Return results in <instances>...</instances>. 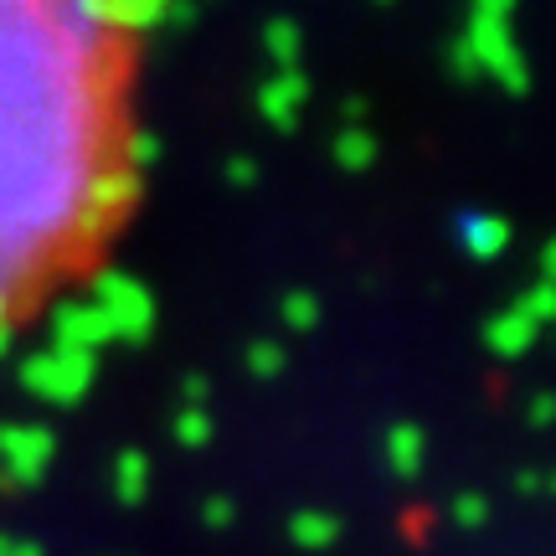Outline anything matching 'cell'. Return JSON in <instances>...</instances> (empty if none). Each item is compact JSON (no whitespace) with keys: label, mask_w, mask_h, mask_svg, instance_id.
Instances as JSON below:
<instances>
[{"label":"cell","mask_w":556,"mask_h":556,"mask_svg":"<svg viewBox=\"0 0 556 556\" xmlns=\"http://www.w3.org/2000/svg\"><path fill=\"white\" fill-rule=\"evenodd\" d=\"M139 0H0V351L109 274L150 191Z\"/></svg>","instance_id":"cell-1"},{"label":"cell","mask_w":556,"mask_h":556,"mask_svg":"<svg viewBox=\"0 0 556 556\" xmlns=\"http://www.w3.org/2000/svg\"><path fill=\"white\" fill-rule=\"evenodd\" d=\"M336 536H340L336 516H299L294 520V541L304 546V552H325Z\"/></svg>","instance_id":"cell-2"},{"label":"cell","mask_w":556,"mask_h":556,"mask_svg":"<svg viewBox=\"0 0 556 556\" xmlns=\"http://www.w3.org/2000/svg\"><path fill=\"white\" fill-rule=\"evenodd\" d=\"M119 495H124V500H139V495H144V464H139V458H124V469H119Z\"/></svg>","instance_id":"cell-3"},{"label":"cell","mask_w":556,"mask_h":556,"mask_svg":"<svg viewBox=\"0 0 556 556\" xmlns=\"http://www.w3.org/2000/svg\"><path fill=\"white\" fill-rule=\"evenodd\" d=\"M392 458H397V469H413V464H417V438L413 433H397V443H392Z\"/></svg>","instance_id":"cell-4"},{"label":"cell","mask_w":556,"mask_h":556,"mask_svg":"<svg viewBox=\"0 0 556 556\" xmlns=\"http://www.w3.org/2000/svg\"><path fill=\"white\" fill-rule=\"evenodd\" d=\"M458 520H464V526H479V520H484V500H458Z\"/></svg>","instance_id":"cell-5"},{"label":"cell","mask_w":556,"mask_h":556,"mask_svg":"<svg viewBox=\"0 0 556 556\" xmlns=\"http://www.w3.org/2000/svg\"><path fill=\"white\" fill-rule=\"evenodd\" d=\"M0 556H41L31 541H11V536H0Z\"/></svg>","instance_id":"cell-6"},{"label":"cell","mask_w":556,"mask_h":556,"mask_svg":"<svg viewBox=\"0 0 556 556\" xmlns=\"http://www.w3.org/2000/svg\"><path fill=\"white\" fill-rule=\"evenodd\" d=\"M206 520H212V526H227V520H232V510H227V505H222V500H217V505L206 510Z\"/></svg>","instance_id":"cell-7"}]
</instances>
